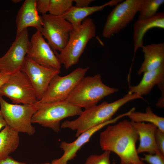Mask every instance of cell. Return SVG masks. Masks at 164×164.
<instances>
[{
    "label": "cell",
    "mask_w": 164,
    "mask_h": 164,
    "mask_svg": "<svg viewBox=\"0 0 164 164\" xmlns=\"http://www.w3.org/2000/svg\"><path fill=\"white\" fill-rule=\"evenodd\" d=\"M138 135L131 121L125 120L109 125L100 135L101 149L116 154L121 164H145L137 152Z\"/></svg>",
    "instance_id": "1"
},
{
    "label": "cell",
    "mask_w": 164,
    "mask_h": 164,
    "mask_svg": "<svg viewBox=\"0 0 164 164\" xmlns=\"http://www.w3.org/2000/svg\"><path fill=\"white\" fill-rule=\"evenodd\" d=\"M142 96L135 94H129L111 103L104 101L100 104L85 109L79 116L73 121L66 120L61 125V128H68L76 130V137L86 131L112 119L119 109L128 102Z\"/></svg>",
    "instance_id": "2"
},
{
    "label": "cell",
    "mask_w": 164,
    "mask_h": 164,
    "mask_svg": "<svg viewBox=\"0 0 164 164\" xmlns=\"http://www.w3.org/2000/svg\"><path fill=\"white\" fill-rule=\"evenodd\" d=\"M118 91L105 84L98 74L84 77L65 100L81 108L97 105L104 97Z\"/></svg>",
    "instance_id": "3"
},
{
    "label": "cell",
    "mask_w": 164,
    "mask_h": 164,
    "mask_svg": "<svg viewBox=\"0 0 164 164\" xmlns=\"http://www.w3.org/2000/svg\"><path fill=\"white\" fill-rule=\"evenodd\" d=\"M96 34L95 25L90 18L85 19L78 27L73 29L64 48L59 53L54 52L66 69H68L78 62L87 43Z\"/></svg>",
    "instance_id": "4"
},
{
    "label": "cell",
    "mask_w": 164,
    "mask_h": 164,
    "mask_svg": "<svg viewBox=\"0 0 164 164\" xmlns=\"http://www.w3.org/2000/svg\"><path fill=\"white\" fill-rule=\"evenodd\" d=\"M37 110L32 118V123L49 128L56 132L60 128V122L68 117L79 115L81 108L64 101L49 103L36 102Z\"/></svg>",
    "instance_id": "5"
},
{
    "label": "cell",
    "mask_w": 164,
    "mask_h": 164,
    "mask_svg": "<svg viewBox=\"0 0 164 164\" xmlns=\"http://www.w3.org/2000/svg\"><path fill=\"white\" fill-rule=\"evenodd\" d=\"M36 103L33 104H12L0 96V110L8 125L19 133L32 135L36 132L35 128L32 124V118L37 110Z\"/></svg>",
    "instance_id": "6"
},
{
    "label": "cell",
    "mask_w": 164,
    "mask_h": 164,
    "mask_svg": "<svg viewBox=\"0 0 164 164\" xmlns=\"http://www.w3.org/2000/svg\"><path fill=\"white\" fill-rule=\"evenodd\" d=\"M89 69V67H78L66 76L55 75L51 80L41 99L38 101L44 103L65 101Z\"/></svg>",
    "instance_id": "7"
},
{
    "label": "cell",
    "mask_w": 164,
    "mask_h": 164,
    "mask_svg": "<svg viewBox=\"0 0 164 164\" xmlns=\"http://www.w3.org/2000/svg\"><path fill=\"white\" fill-rule=\"evenodd\" d=\"M0 96L7 97L13 104H33L38 101L30 81L20 70L12 74L0 88Z\"/></svg>",
    "instance_id": "8"
},
{
    "label": "cell",
    "mask_w": 164,
    "mask_h": 164,
    "mask_svg": "<svg viewBox=\"0 0 164 164\" xmlns=\"http://www.w3.org/2000/svg\"><path fill=\"white\" fill-rule=\"evenodd\" d=\"M41 17L43 36L54 52H60L67 43L73 29L72 25L61 16L49 13L42 14Z\"/></svg>",
    "instance_id": "9"
},
{
    "label": "cell",
    "mask_w": 164,
    "mask_h": 164,
    "mask_svg": "<svg viewBox=\"0 0 164 164\" xmlns=\"http://www.w3.org/2000/svg\"><path fill=\"white\" fill-rule=\"evenodd\" d=\"M141 1H122L115 6L107 18L103 30V37L110 38L125 27L138 13Z\"/></svg>",
    "instance_id": "10"
},
{
    "label": "cell",
    "mask_w": 164,
    "mask_h": 164,
    "mask_svg": "<svg viewBox=\"0 0 164 164\" xmlns=\"http://www.w3.org/2000/svg\"><path fill=\"white\" fill-rule=\"evenodd\" d=\"M30 46L28 29L16 34L6 53L0 58V72L13 74L20 70Z\"/></svg>",
    "instance_id": "11"
},
{
    "label": "cell",
    "mask_w": 164,
    "mask_h": 164,
    "mask_svg": "<svg viewBox=\"0 0 164 164\" xmlns=\"http://www.w3.org/2000/svg\"><path fill=\"white\" fill-rule=\"evenodd\" d=\"M20 70L28 77L34 88L38 101L43 97L53 78L60 72V70L43 66L27 56Z\"/></svg>",
    "instance_id": "12"
},
{
    "label": "cell",
    "mask_w": 164,
    "mask_h": 164,
    "mask_svg": "<svg viewBox=\"0 0 164 164\" xmlns=\"http://www.w3.org/2000/svg\"><path fill=\"white\" fill-rule=\"evenodd\" d=\"M30 41L27 56L43 66L60 70L61 64L41 32L37 30Z\"/></svg>",
    "instance_id": "13"
},
{
    "label": "cell",
    "mask_w": 164,
    "mask_h": 164,
    "mask_svg": "<svg viewBox=\"0 0 164 164\" xmlns=\"http://www.w3.org/2000/svg\"><path fill=\"white\" fill-rule=\"evenodd\" d=\"M122 117V115H120L114 118L86 131L80 134L72 142H62L60 147L63 151V154L60 158L52 160L51 164H67L68 161L75 157L78 151L89 141L95 133L109 124L116 123Z\"/></svg>",
    "instance_id": "14"
},
{
    "label": "cell",
    "mask_w": 164,
    "mask_h": 164,
    "mask_svg": "<svg viewBox=\"0 0 164 164\" xmlns=\"http://www.w3.org/2000/svg\"><path fill=\"white\" fill-rule=\"evenodd\" d=\"M36 1V0H25L19 9L15 20L16 34L29 27H33L42 32V17L37 10Z\"/></svg>",
    "instance_id": "15"
},
{
    "label": "cell",
    "mask_w": 164,
    "mask_h": 164,
    "mask_svg": "<svg viewBox=\"0 0 164 164\" xmlns=\"http://www.w3.org/2000/svg\"><path fill=\"white\" fill-rule=\"evenodd\" d=\"M132 123L139 136V144L137 148L138 154L145 152L151 154L160 153L155 141V133L157 127L149 123L132 121Z\"/></svg>",
    "instance_id": "16"
},
{
    "label": "cell",
    "mask_w": 164,
    "mask_h": 164,
    "mask_svg": "<svg viewBox=\"0 0 164 164\" xmlns=\"http://www.w3.org/2000/svg\"><path fill=\"white\" fill-rule=\"evenodd\" d=\"M143 73L142 79L138 84L129 86L128 93L135 94L142 96L149 94L155 85L159 89L164 87V63L156 69Z\"/></svg>",
    "instance_id": "17"
},
{
    "label": "cell",
    "mask_w": 164,
    "mask_h": 164,
    "mask_svg": "<svg viewBox=\"0 0 164 164\" xmlns=\"http://www.w3.org/2000/svg\"><path fill=\"white\" fill-rule=\"evenodd\" d=\"M153 28L164 29V13L158 12L149 19L137 20L133 26V40L134 54L143 45V38L148 30Z\"/></svg>",
    "instance_id": "18"
},
{
    "label": "cell",
    "mask_w": 164,
    "mask_h": 164,
    "mask_svg": "<svg viewBox=\"0 0 164 164\" xmlns=\"http://www.w3.org/2000/svg\"><path fill=\"white\" fill-rule=\"evenodd\" d=\"M141 48L144 58L137 72L138 75L156 69L164 63V43L143 45Z\"/></svg>",
    "instance_id": "19"
},
{
    "label": "cell",
    "mask_w": 164,
    "mask_h": 164,
    "mask_svg": "<svg viewBox=\"0 0 164 164\" xmlns=\"http://www.w3.org/2000/svg\"><path fill=\"white\" fill-rule=\"evenodd\" d=\"M121 1L120 0H112L101 5L86 7L73 5L60 16L69 22L73 29H76L81 25L83 21L88 16L102 10L107 6H115Z\"/></svg>",
    "instance_id": "20"
},
{
    "label": "cell",
    "mask_w": 164,
    "mask_h": 164,
    "mask_svg": "<svg viewBox=\"0 0 164 164\" xmlns=\"http://www.w3.org/2000/svg\"><path fill=\"white\" fill-rule=\"evenodd\" d=\"M19 133L8 125L0 132V159L16 149L19 143Z\"/></svg>",
    "instance_id": "21"
},
{
    "label": "cell",
    "mask_w": 164,
    "mask_h": 164,
    "mask_svg": "<svg viewBox=\"0 0 164 164\" xmlns=\"http://www.w3.org/2000/svg\"><path fill=\"white\" fill-rule=\"evenodd\" d=\"M131 121L135 122H148L155 125L158 129L164 132V118L157 115L148 106L145 112L132 111L128 116Z\"/></svg>",
    "instance_id": "22"
},
{
    "label": "cell",
    "mask_w": 164,
    "mask_h": 164,
    "mask_svg": "<svg viewBox=\"0 0 164 164\" xmlns=\"http://www.w3.org/2000/svg\"><path fill=\"white\" fill-rule=\"evenodd\" d=\"M164 3V0H141L138 12V20L153 17L158 12L159 8Z\"/></svg>",
    "instance_id": "23"
},
{
    "label": "cell",
    "mask_w": 164,
    "mask_h": 164,
    "mask_svg": "<svg viewBox=\"0 0 164 164\" xmlns=\"http://www.w3.org/2000/svg\"><path fill=\"white\" fill-rule=\"evenodd\" d=\"M72 0H50L49 14L61 16L73 6Z\"/></svg>",
    "instance_id": "24"
},
{
    "label": "cell",
    "mask_w": 164,
    "mask_h": 164,
    "mask_svg": "<svg viewBox=\"0 0 164 164\" xmlns=\"http://www.w3.org/2000/svg\"><path fill=\"white\" fill-rule=\"evenodd\" d=\"M111 153L109 151H104L100 155H91L87 158L84 164H111Z\"/></svg>",
    "instance_id": "25"
},
{
    "label": "cell",
    "mask_w": 164,
    "mask_h": 164,
    "mask_svg": "<svg viewBox=\"0 0 164 164\" xmlns=\"http://www.w3.org/2000/svg\"><path fill=\"white\" fill-rule=\"evenodd\" d=\"M143 162L149 164H164V155L160 153L155 154H144V157H140Z\"/></svg>",
    "instance_id": "26"
},
{
    "label": "cell",
    "mask_w": 164,
    "mask_h": 164,
    "mask_svg": "<svg viewBox=\"0 0 164 164\" xmlns=\"http://www.w3.org/2000/svg\"><path fill=\"white\" fill-rule=\"evenodd\" d=\"M155 141L160 152L164 155V132L158 128L155 133Z\"/></svg>",
    "instance_id": "27"
},
{
    "label": "cell",
    "mask_w": 164,
    "mask_h": 164,
    "mask_svg": "<svg viewBox=\"0 0 164 164\" xmlns=\"http://www.w3.org/2000/svg\"><path fill=\"white\" fill-rule=\"evenodd\" d=\"M50 0H36V6L38 12L42 15L46 14L49 12Z\"/></svg>",
    "instance_id": "28"
},
{
    "label": "cell",
    "mask_w": 164,
    "mask_h": 164,
    "mask_svg": "<svg viewBox=\"0 0 164 164\" xmlns=\"http://www.w3.org/2000/svg\"><path fill=\"white\" fill-rule=\"evenodd\" d=\"M0 164H27L24 162L18 161L12 157L8 156L0 159Z\"/></svg>",
    "instance_id": "29"
},
{
    "label": "cell",
    "mask_w": 164,
    "mask_h": 164,
    "mask_svg": "<svg viewBox=\"0 0 164 164\" xmlns=\"http://www.w3.org/2000/svg\"><path fill=\"white\" fill-rule=\"evenodd\" d=\"M94 0H74L73 1L76 3L75 6L79 7H86L89 6V5Z\"/></svg>",
    "instance_id": "30"
},
{
    "label": "cell",
    "mask_w": 164,
    "mask_h": 164,
    "mask_svg": "<svg viewBox=\"0 0 164 164\" xmlns=\"http://www.w3.org/2000/svg\"><path fill=\"white\" fill-rule=\"evenodd\" d=\"M11 75L6 73L0 72V88L8 81Z\"/></svg>",
    "instance_id": "31"
},
{
    "label": "cell",
    "mask_w": 164,
    "mask_h": 164,
    "mask_svg": "<svg viewBox=\"0 0 164 164\" xmlns=\"http://www.w3.org/2000/svg\"><path fill=\"white\" fill-rule=\"evenodd\" d=\"M7 125L0 110V131L2 128H4Z\"/></svg>",
    "instance_id": "32"
},
{
    "label": "cell",
    "mask_w": 164,
    "mask_h": 164,
    "mask_svg": "<svg viewBox=\"0 0 164 164\" xmlns=\"http://www.w3.org/2000/svg\"><path fill=\"white\" fill-rule=\"evenodd\" d=\"M12 1L14 3L16 4L20 2L21 1V0H13Z\"/></svg>",
    "instance_id": "33"
},
{
    "label": "cell",
    "mask_w": 164,
    "mask_h": 164,
    "mask_svg": "<svg viewBox=\"0 0 164 164\" xmlns=\"http://www.w3.org/2000/svg\"><path fill=\"white\" fill-rule=\"evenodd\" d=\"M41 164H51V163H50L49 162H46V163H42Z\"/></svg>",
    "instance_id": "34"
},
{
    "label": "cell",
    "mask_w": 164,
    "mask_h": 164,
    "mask_svg": "<svg viewBox=\"0 0 164 164\" xmlns=\"http://www.w3.org/2000/svg\"><path fill=\"white\" fill-rule=\"evenodd\" d=\"M112 164H115V163L114 162H113Z\"/></svg>",
    "instance_id": "35"
}]
</instances>
